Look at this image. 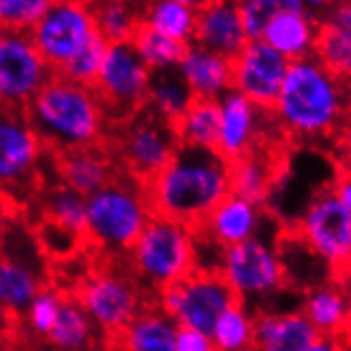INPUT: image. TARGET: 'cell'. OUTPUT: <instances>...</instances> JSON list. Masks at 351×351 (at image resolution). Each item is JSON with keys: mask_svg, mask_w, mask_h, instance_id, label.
Listing matches in <instances>:
<instances>
[{"mask_svg": "<svg viewBox=\"0 0 351 351\" xmlns=\"http://www.w3.org/2000/svg\"><path fill=\"white\" fill-rule=\"evenodd\" d=\"M149 209L196 230L230 194V164L215 152L179 147L173 160L145 183Z\"/></svg>", "mask_w": 351, "mask_h": 351, "instance_id": "6da1fadb", "label": "cell"}, {"mask_svg": "<svg viewBox=\"0 0 351 351\" xmlns=\"http://www.w3.org/2000/svg\"><path fill=\"white\" fill-rule=\"evenodd\" d=\"M32 128L58 154L98 147L107 132V113L92 88L53 75L26 105Z\"/></svg>", "mask_w": 351, "mask_h": 351, "instance_id": "7a4b0ae2", "label": "cell"}, {"mask_svg": "<svg viewBox=\"0 0 351 351\" xmlns=\"http://www.w3.org/2000/svg\"><path fill=\"white\" fill-rule=\"evenodd\" d=\"M273 113L287 134L326 136L345 115V86L315 58L290 62Z\"/></svg>", "mask_w": 351, "mask_h": 351, "instance_id": "3957f363", "label": "cell"}, {"mask_svg": "<svg viewBox=\"0 0 351 351\" xmlns=\"http://www.w3.org/2000/svg\"><path fill=\"white\" fill-rule=\"evenodd\" d=\"M145 185L113 177L86 198V241L111 256H126L152 219Z\"/></svg>", "mask_w": 351, "mask_h": 351, "instance_id": "277c9868", "label": "cell"}, {"mask_svg": "<svg viewBox=\"0 0 351 351\" xmlns=\"http://www.w3.org/2000/svg\"><path fill=\"white\" fill-rule=\"evenodd\" d=\"M126 256L132 277L156 294L198 271L196 232L173 219L152 215Z\"/></svg>", "mask_w": 351, "mask_h": 351, "instance_id": "5b68a950", "label": "cell"}, {"mask_svg": "<svg viewBox=\"0 0 351 351\" xmlns=\"http://www.w3.org/2000/svg\"><path fill=\"white\" fill-rule=\"evenodd\" d=\"M45 149L24 109L0 107V192L13 206L34 194Z\"/></svg>", "mask_w": 351, "mask_h": 351, "instance_id": "8992f818", "label": "cell"}, {"mask_svg": "<svg viewBox=\"0 0 351 351\" xmlns=\"http://www.w3.org/2000/svg\"><path fill=\"white\" fill-rule=\"evenodd\" d=\"M215 273L234 296L247 300L268 298L285 285V264L277 247L260 234L219 252Z\"/></svg>", "mask_w": 351, "mask_h": 351, "instance_id": "52a82bcc", "label": "cell"}, {"mask_svg": "<svg viewBox=\"0 0 351 351\" xmlns=\"http://www.w3.org/2000/svg\"><path fill=\"white\" fill-rule=\"evenodd\" d=\"M152 73L130 43L109 45L94 84L109 121H128L147 105Z\"/></svg>", "mask_w": 351, "mask_h": 351, "instance_id": "ba28073f", "label": "cell"}, {"mask_svg": "<svg viewBox=\"0 0 351 351\" xmlns=\"http://www.w3.org/2000/svg\"><path fill=\"white\" fill-rule=\"evenodd\" d=\"M75 300L88 313L92 324L107 335H117L147 306L143 302L141 283L113 268L88 275L81 281Z\"/></svg>", "mask_w": 351, "mask_h": 351, "instance_id": "9c48e42d", "label": "cell"}, {"mask_svg": "<svg viewBox=\"0 0 351 351\" xmlns=\"http://www.w3.org/2000/svg\"><path fill=\"white\" fill-rule=\"evenodd\" d=\"M92 5L88 3H51L45 15L28 32L34 49L53 75L96 36Z\"/></svg>", "mask_w": 351, "mask_h": 351, "instance_id": "30bf717a", "label": "cell"}, {"mask_svg": "<svg viewBox=\"0 0 351 351\" xmlns=\"http://www.w3.org/2000/svg\"><path fill=\"white\" fill-rule=\"evenodd\" d=\"M298 234L332 271H351V211L330 190H322L306 204L298 221Z\"/></svg>", "mask_w": 351, "mask_h": 351, "instance_id": "8fae6325", "label": "cell"}, {"mask_svg": "<svg viewBox=\"0 0 351 351\" xmlns=\"http://www.w3.org/2000/svg\"><path fill=\"white\" fill-rule=\"evenodd\" d=\"M179 143L171 123L154 113H136L119 136V158L132 179L149 183L173 160Z\"/></svg>", "mask_w": 351, "mask_h": 351, "instance_id": "7c38bea8", "label": "cell"}, {"mask_svg": "<svg viewBox=\"0 0 351 351\" xmlns=\"http://www.w3.org/2000/svg\"><path fill=\"white\" fill-rule=\"evenodd\" d=\"M51 77L28 34L0 30V107L26 109Z\"/></svg>", "mask_w": 351, "mask_h": 351, "instance_id": "4fadbf2b", "label": "cell"}, {"mask_svg": "<svg viewBox=\"0 0 351 351\" xmlns=\"http://www.w3.org/2000/svg\"><path fill=\"white\" fill-rule=\"evenodd\" d=\"M287 69L290 62L264 40H250L232 60V90L260 111H273Z\"/></svg>", "mask_w": 351, "mask_h": 351, "instance_id": "5bb4252c", "label": "cell"}, {"mask_svg": "<svg viewBox=\"0 0 351 351\" xmlns=\"http://www.w3.org/2000/svg\"><path fill=\"white\" fill-rule=\"evenodd\" d=\"M179 302L173 319L179 328L200 330L211 335L219 315L239 298L215 271H196L177 283Z\"/></svg>", "mask_w": 351, "mask_h": 351, "instance_id": "9a60e30c", "label": "cell"}, {"mask_svg": "<svg viewBox=\"0 0 351 351\" xmlns=\"http://www.w3.org/2000/svg\"><path fill=\"white\" fill-rule=\"evenodd\" d=\"M219 138L215 154L228 164L256 152L258 138L262 132V115L256 105L245 96L230 90L219 100Z\"/></svg>", "mask_w": 351, "mask_h": 351, "instance_id": "2e32d148", "label": "cell"}, {"mask_svg": "<svg viewBox=\"0 0 351 351\" xmlns=\"http://www.w3.org/2000/svg\"><path fill=\"white\" fill-rule=\"evenodd\" d=\"M262 221H264L262 206H256L243 198L228 194L204 217V221L194 232L198 239L213 243L219 250H228V247H234L239 243L258 237Z\"/></svg>", "mask_w": 351, "mask_h": 351, "instance_id": "e0dca14e", "label": "cell"}, {"mask_svg": "<svg viewBox=\"0 0 351 351\" xmlns=\"http://www.w3.org/2000/svg\"><path fill=\"white\" fill-rule=\"evenodd\" d=\"M247 43L237 3H198L194 45L234 60Z\"/></svg>", "mask_w": 351, "mask_h": 351, "instance_id": "ac0fdd59", "label": "cell"}, {"mask_svg": "<svg viewBox=\"0 0 351 351\" xmlns=\"http://www.w3.org/2000/svg\"><path fill=\"white\" fill-rule=\"evenodd\" d=\"M313 58L341 84H351V3L328 5L317 19Z\"/></svg>", "mask_w": 351, "mask_h": 351, "instance_id": "d6986e66", "label": "cell"}, {"mask_svg": "<svg viewBox=\"0 0 351 351\" xmlns=\"http://www.w3.org/2000/svg\"><path fill=\"white\" fill-rule=\"evenodd\" d=\"M177 75L198 100H219L232 90V60L194 43L185 47Z\"/></svg>", "mask_w": 351, "mask_h": 351, "instance_id": "ffe728a7", "label": "cell"}, {"mask_svg": "<svg viewBox=\"0 0 351 351\" xmlns=\"http://www.w3.org/2000/svg\"><path fill=\"white\" fill-rule=\"evenodd\" d=\"M43 287V268L30 256L13 250L0 252V304L13 317H22Z\"/></svg>", "mask_w": 351, "mask_h": 351, "instance_id": "44dd1931", "label": "cell"}, {"mask_svg": "<svg viewBox=\"0 0 351 351\" xmlns=\"http://www.w3.org/2000/svg\"><path fill=\"white\" fill-rule=\"evenodd\" d=\"M262 40L287 62L313 58L317 45V22L306 13L279 9L268 22Z\"/></svg>", "mask_w": 351, "mask_h": 351, "instance_id": "7402d4cb", "label": "cell"}, {"mask_svg": "<svg viewBox=\"0 0 351 351\" xmlns=\"http://www.w3.org/2000/svg\"><path fill=\"white\" fill-rule=\"evenodd\" d=\"M319 337L343 339L351 330V296L341 283L315 285L304 296L302 311Z\"/></svg>", "mask_w": 351, "mask_h": 351, "instance_id": "603a6c76", "label": "cell"}, {"mask_svg": "<svg viewBox=\"0 0 351 351\" xmlns=\"http://www.w3.org/2000/svg\"><path fill=\"white\" fill-rule=\"evenodd\" d=\"M317 339L300 311L256 315V351H306Z\"/></svg>", "mask_w": 351, "mask_h": 351, "instance_id": "cb8c5ba5", "label": "cell"}, {"mask_svg": "<svg viewBox=\"0 0 351 351\" xmlns=\"http://www.w3.org/2000/svg\"><path fill=\"white\" fill-rule=\"evenodd\" d=\"M177 322L158 306H145L113 337V351H175Z\"/></svg>", "mask_w": 351, "mask_h": 351, "instance_id": "d4e9b609", "label": "cell"}, {"mask_svg": "<svg viewBox=\"0 0 351 351\" xmlns=\"http://www.w3.org/2000/svg\"><path fill=\"white\" fill-rule=\"evenodd\" d=\"M58 173L62 185L79 196H92L115 177L111 160L98 147L58 154Z\"/></svg>", "mask_w": 351, "mask_h": 351, "instance_id": "484cf974", "label": "cell"}, {"mask_svg": "<svg viewBox=\"0 0 351 351\" xmlns=\"http://www.w3.org/2000/svg\"><path fill=\"white\" fill-rule=\"evenodd\" d=\"M198 3L190 0H158L141 11V24L154 32L173 38L181 45L194 43Z\"/></svg>", "mask_w": 351, "mask_h": 351, "instance_id": "4316f807", "label": "cell"}, {"mask_svg": "<svg viewBox=\"0 0 351 351\" xmlns=\"http://www.w3.org/2000/svg\"><path fill=\"white\" fill-rule=\"evenodd\" d=\"M173 130L179 147L215 152L219 138V102L194 98L188 111L173 123Z\"/></svg>", "mask_w": 351, "mask_h": 351, "instance_id": "83f0119b", "label": "cell"}, {"mask_svg": "<svg viewBox=\"0 0 351 351\" xmlns=\"http://www.w3.org/2000/svg\"><path fill=\"white\" fill-rule=\"evenodd\" d=\"M273 164L266 156L254 152L230 164V194L256 206H262L273 190Z\"/></svg>", "mask_w": 351, "mask_h": 351, "instance_id": "f1b7e54d", "label": "cell"}, {"mask_svg": "<svg viewBox=\"0 0 351 351\" xmlns=\"http://www.w3.org/2000/svg\"><path fill=\"white\" fill-rule=\"evenodd\" d=\"M96 337V326L88 317L75 298H66L62 302L56 326L47 337L49 345L58 351H88Z\"/></svg>", "mask_w": 351, "mask_h": 351, "instance_id": "f546056e", "label": "cell"}, {"mask_svg": "<svg viewBox=\"0 0 351 351\" xmlns=\"http://www.w3.org/2000/svg\"><path fill=\"white\" fill-rule=\"evenodd\" d=\"M211 341L215 351H256V315L241 300L234 302L215 322Z\"/></svg>", "mask_w": 351, "mask_h": 351, "instance_id": "4dcf8cb0", "label": "cell"}, {"mask_svg": "<svg viewBox=\"0 0 351 351\" xmlns=\"http://www.w3.org/2000/svg\"><path fill=\"white\" fill-rule=\"evenodd\" d=\"M192 100L194 96L190 94L188 86L181 81L177 71L152 75V86H149L145 107H149L156 117L164 119L173 126V123L188 111Z\"/></svg>", "mask_w": 351, "mask_h": 351, "instance_id": "1f68e13d", "label": "cell"}, {"mask_svg": "<svg viewBox=\"0 0 351 351\" xmlns=\"http://www.w3.org/2000/svg\"><path fill=\"white\" fill-rule=\"evenodd\" d=\"M130 45L134 47L136 56L141 58V62L147 66V71L152 75L177 71L179 62L183 58V51L188 47V45L177 43L173 38H167V36L154 32L152 28L143 26V24H138Z\"/></svg>", "mask_w": 351, "mask_h": 351, "instance_id": "d6a6232c", "label": "cell"}, {"mask_svg": "<svg viewBox=\"0 0 351 351\" xmlns=\"http://www.w3.org/2000/svg\"><path fill=\"white\" fill-rule=\"evenodd\" d=\"M45 221L58 226L81 241H86V198L75 194L73 190L58 185L51 188L43 200Z\"/></svg>", "mask_w": 351, "mask_h": 351, "instance_id": "836d02e7", "label": "cell"}, {"mask_svg": "<svg viewBox=\"0 0 351 351\" xmlns=\"http://www.w3.org/2000/svg\"><path fill=\"white\" fill-rule=\"evenodd\" d=\"M92 13L96 32L109 45L130 43L141 24V11L126 3H96L92 5Z\"/></svg>", "mask_w": 351, "mask_h": 351, "instance_id": "e575fe53", "label": "cell"}, {"mask_svg": "<svg viewBox=\"0 0 351 351\" xmlns=\"http://www.w3.org/2000/svg\"><path fill=\"white\" fill-rule=\"evenodd\" d=\"M107 47H109L107 40L100 34H96L90 43L86 47H81L56 75L71 81V84L94 88L96 77L102 66V60H105V53H107Z\"/></svg>", "mask_w": 351, "mask_h": 351, "instance_id": "d590c367", "label": "cell"}, {"mask_svg": "<svg viewBox=\"0 0 351 351\" xmlns=\"http://www.w3.org/2000/svg\"><path fill=\"white\" fill-rule=\"evenodd\" d=\"M49 5L51 0H0V30L28 34Z\"/></svg>", "mask_w": 351, "mask_h": 351, "instance_id": "8d00e7d4", "label": "cell"}, {"mask_svg": "<svg viewBox=\"0 0 351 351\" xmlns=\"http://www.w3.org/2000/svg\"><path fill=\"white\" fill-rule=\"evenodd\" d=\"M62 302H64V294L58 292L56 287H43L36 298L26 308L24 319L30 328V332L36 337H49L51 328L56 326V319L60 315Z\"/></svg>", "mask_w": 351, "mask_h": 351, "instance_id": "74e56055", "label": "cell"}, {"mask_svg": "<svg viewBox=\"0 0 351 351\" xmlns=\"http://www.w3.org/2000/svg\"><path fill=\"white\" fill-rule=\"evenodd\" d=\"M247 40H262V34L279 11V0H245L237 3Z\"/></svg>", "mask_w": 351, "mask_h": 351, "instance_id": "f35d334b", "label": "cell"}, {"mask_svg": "<svg viewBox=\"0 0 351 351\" xmlns=\"http://www.w3.org/2000/svg\"><path fill=\"white\" fill-rule=\"evenodd\" d=\"M175 351H215V345L211 335L192 328H179L175 337Z\"/></svg>", "mask_w": 351, "mask_h": 351, "instance_id": "ab89813d", "label": "cell"}, {"mask_svg": "<svg viewBox=\"0 0 351 351\" xmlns=\"http://www.w3.org/2000/svg\"><path fill=\"white\" fill-rule=\"evenodd\" d=\"M330 192H332L337 196V200L345 206L347 211H351V173L347 175H341L335 185L330 188Z\"/></svg>", "mask_w": 351, "mask_h": 351, "instance_id": "60d3db41", "label": "cell"}, {"mask_svg": "<svg viewBox=\"0 0 351 351\" xmlns=\"http://www.w3.org/2000/svg\"><path fill=\"white\" fill-rule=\"evenodd\" d=\"M306 351H349L347 343L343 339H335V337H319Z\"/></svg>", "mask_w": 351, "mask_h": 351, "instance_id": "b9f144b4", "label": "cell"}, {"mask_svg": "<svg viewBox=\"0 0 351 351\" xmlns=\"http://www.w3.org/2000/svg\"><path fill=\"white\" fill-rule=\"evenodd\" d=\"M13 209L15 206L11 204V200L0 192V239L5 237V232L11 228V221H13Z\"/></svg>", "mask_w": 351, "mask_h": 351, "instance_id": "7bdbcfd3", "label": "cell"}, {"mask_svg": "<svg viewBox=\"0 0 351 351\" xmlns=\"http://www.w3.org/2000/svg\"><path fill=\"white\" fill-rule=\"evenodd\" d=\"M15 330V317L0 304V343H5Z\"/></svg>", "mask_w": 351, "mask_h": 351, "instance_id": "ee69618b", "label": "cell"}, {"mask_svg": "<svg viewBox=\"0 0 351 351\" xmlns=\"http://www.w3.org/2000/svg\"><path fill=\"white\" fill-rule=\"evenodd\" d=\"M345 111L351 115V84L345 86Z\"/></svg>", "mask_w": 351, "mask_h": 351, "instance_id": "f6af8a7d", "label": "cell"}]
</instances>
